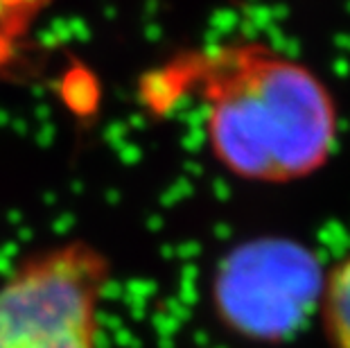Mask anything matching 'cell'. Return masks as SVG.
Listing matches in <instances>:
<instances>
[{"label": "cell", "mask_w": 350, "mask_h": 348, "mask_svg": "<svg viewBox=\"0 0 350 348\" xmlns=\"http://www.w3.org/2000/svg\"><path fill=\"white\" fill-rule=\"evenodd\" d=\"M183 95L199 105L213 161L230 176L262 186L310 179L339 143L330 86L301 59L262 41H230L181 59Z\"/></svg>", "instance_id": "6da1fadb"}, {"label": "cell", "mask_w": 350, "mask_h": 348, "mask_svg": "<svg viewBox=\"0 0 350 348\" xmlns=\"http://www.w3.org/2000/svg\"><path fill=\"white\" fill-rule=\"evenodd\" d=\"M111 263L88 240L25 256L0 280V348H52L98 339Z\"/></svg>", "instance_id": "7a4b0ae2"}, {"label": "cell", "mask_w": 350, "mask_h": 348, "mask_svg": "<svg viewBox=\"0 0 350 348\" xmlns=\"http://www.w3.org/2000/svg\"><path fill=\"white\" fill-rule=\"evenodd\" d=\"M323 276L301 244L275 238L244 242L215 269L213 312L242 339L282 342L319 310Z\"/></svg>", "instance_id": "3957f363"}, {"label": "cell", "mask_w": 350, "mask_h": 348, "mask_svg": "<svg viewBox=\"0 0 350 348\" xmlns=\"http://www.w3.org/2000/svg\"><path fill=\"white\" fill-rule=\"evenodd\" d=\"M319 312L332 348H350V254L323 276Z\"/></svg>", "instance_id": "277c9868"}, {"label": "cell", "mask_w": 350, "mask_h": 348, "mask_svg": "<svg viewBox=\"0 0 350 348\" xmlns=\"http://www.w3.org/2000/svg\"><path fill=\"white\" fill-rule=\"evenodd\" d=\"M55 0H0V43L23 36Z\"/></svg>", "instance_id": "5b68a950"}, {"label": "cell", "mask_w": 350, "mask_h": 348, "mask_svg": "<svg viewBox=\"0 0 350 348\" xmlns=\"http://www.w3.org/2000/svg\"><path fill=\"white\" fill-rule=\"evenodd\" d=\"M52 348H98V339H77V342H68V344H59Z\"/></svg>", "instance_id": "8992f818"}]
</instances>
